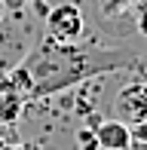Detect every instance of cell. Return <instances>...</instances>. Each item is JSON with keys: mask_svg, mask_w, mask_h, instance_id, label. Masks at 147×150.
Masks as SVG:
<instances>
[{"mask_svg": "<svg viewBox=\"0 0 147 150\" xmlns=\"http://www.w3.org/2000/svg\"><path fill=\"white\" fill-rule=\"evenodd\" d=\"M132 58H126V52H83L74 46H52L46 43L43 49L34 52V58L28 64H22V71L31 83V95H52L58 89H68L71 83L92 77V74H104L113 67L129 64Z\"/></svg>", "mask_w": 147, "mask_h": 150, "instance_id": "obj_1", "label": "cell"}, {"mask_svg": "<svg viewBox=\"0 0 147 150\" xmlns=\"http://www.w3.org/2000/svg\"><path fill=\"white\" fill-rule=\"evenodd\" d=\"M83 31H86V22L77 3L52 6L46 16V43L52 46H74L83 37Z\"/></svg>", "mask_w": 147, "mask_h": 150, "instance_id": "obj_2", "label": "cell"}, {"mask_svg": "<svg viewBox=\"0 0 147 150\" xmlns=\"http://www.w3.org/2000/svg\"><path fill=\"white\" fill-rule=\"evenodd\" d=\"M113 120H119L129 129L147 122V83H141V80L126 83L113 95Z\"/></svg>", "mask_w": 147, "mask_h": 150, "instance_id": "obj_3", "label": "cell"}, {"mask_svg": "<svg viewBox=\"0 0 147 150\" xmlns=\"http://www.w3.org/2000/svg\"><path fill=\"white\" fill-rule=\"evenodd\" d=\"M95 144L104 150H129L132 144V129L123 126L119 120H107L101 126H95Z\"/></svg>", "mask_w": 147, "mask_h": 150, "instance_id": "obj_4", "label": "cell"}, {"mask_svg": "<svg viewBox=\"0 0 147 150\" xmlns=\"http://www.w3.org/2000/svg\"><path fill=\"white\" fill-rule=\"evenodd\" d=\"M132 141H138V144H147V122L132 129Z\"/></svg>", "mask_w": 147, "mask_h": 150, "instance_id": "obj_5", "label": "cell"}, {"mask_svg": "<svg viewBox=\"0 0 147 150\" xmlns=\"http://www.w3.org/2000/svg\"><path fill=\"white\" fill-rule=\"evenodd\" d=\"M138 31H141L144 37H147V9L141 12V16H138Z\"/></svg>", "mask_w": 147, "mask_h": 150, "instance_id": "obj_6", "label": "cell"}, {"mask_svg": "<svg viewBox=\"0 0 147 150\" xmlns=\"http://www.w3.org/2000/svg\"><path fill=\"white\" fill-rule=\"evenodd\" d=\"M28 3H34V6H43V0H28Z\"/></svg>", "mask_w": 147, "mask_h": 150, "instance_id": "obj_7", "label": "cell"}]
</instances>
